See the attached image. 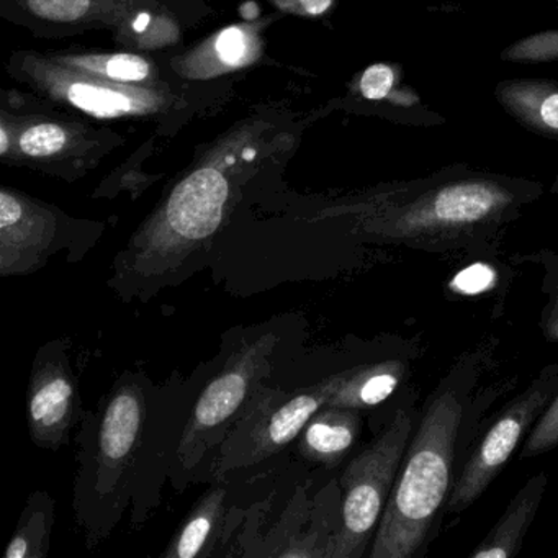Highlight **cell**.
<instances>
[{"label":"cell","mask_w":558,"mask_h":558,"mask_svg":"<svg viewBox=\"0 0 558 558\" xmlns=\"http://www.w3.org/2000/svg\"><path fill=\"white\" fill-rule=\"evenodd\" d=\"M532 179L453 162L413 181L378 185L339 207L365 236L408 246H440L485 240L541 198Z\"/></svg>","instance_id":"obj_1"},{"label":"cell","mask_w":558,"mask_h":558,"mask_svg":"<svg viewBox=\"0 0 558 558\" xmlns=\"http://www.w3.org/2000/svg\"><path fill=\"white\" fill-rule=\"evenodd\" d=\"M463 391L446 384L430 398L372 542V558H413L449 495Z\"/></svg>","instance_id":"obj_2"},{"label":"cell","mask_w":558,"mask_h":558,"mask_svg":"<svg viewBox=\"0 0 558 558\" xmlns=\"http://www.w3.org/2000/svg\"><path fill=\"white\" fill-rule=\"evenodd\" d=\"M230 194L227 175L214 166L189 174L117 256L110 280L117 292L159 289L201 254L223 225Z\"/></svg>","instance_id":"obj_3"},{"label":"cell","mask_w":558,"mask_h":558,"mask_svg":"<svg viewBox=\"0 0 558 558\" xmlns=\"http://www.w3.org/2000/svg\"><path fill=\"white\" fill-rule=\"evenodd\" d=\"M411 430L410 411H398L374 442L345 466L341 476V522L329 537L325 557L361 558L365 554L397 482Z\"/></svg>","instance_id":"obj_4"},{"label":"cell","mask_w":558,"mask_h":558,"mask_svg":"<svg viewBox=\"0 0 558 558\" xmlns=\"http://www.w3.org/2000/svg\"><path fill=\"white\" fill-rule=\"evenodd\" d=\"M148 416L145 385L129 375L107 397L97 417L93 453L81 476V486L93 499V506L106 508L119 502L145 442Z\"/></svg>","instance_id":"obj_5"},{"label":"cell","mask_w":558,"mask_h":558,"mask_svg":"<svg viewBox=\"0 0 558 558\" xmlns=\"http://www.w3.org/2000/svg\"><path fill=\"white\" fill-rule=\"evenodd\" d=\"M557 393L558 365H550L486 430L452 486L447 502L450 512L465 511L486 492Z\"/></svg>","instance_id":"obj_6"},{"label":"cell","mask_w":558,"mask_h":558,"mask_svg":"<svg viewBox=\"0 0 558 558\" xmlns=\"http://www.w3.org/2000/svg\"><path fill=\"white\" fill-rule=\"evenodd\" d=\"M279 335L264 332L234 349L223 371L197 398L184 426L178 453L182 460H197L208 436L228 423L246 403L254 388L269 375Z\"/></svg>","instance_id":"obj_7"},{"label":"cell","mask_w":558,"mask_h":558,"mask_svg":"<svg viewBox=\"0 0 558 558\" xmlns=\"http://www.w3.org/2000/svg\"><path fill=\"white\" fill-rule=\"evenodd\" d=\"M80 393L66 351L57 342L40 349L28 384V429L44 449H60L77 420Z\"/></svg>","instance_id":"obj_8"},{"label":"cell","mask_w":558,"mask_h":558,"mask_svg":"<svg viewBox=\"0 0 558 558\" xmlns=\"http://www.w3.org/2000/svg\"><path fill=\"white\" fill-rule=\"evenodd\" d=\"M24 70L48 93L97 119L143 116L156 112L165 104V97L159 93L112 83L64 64L28 58Z\"/></svg>","instance_id":"obj_9"},{"label":"cell","mask_w":558,"mask_h":558,"mask_svg":"<svg viewBox=\"0 0 558 558\" xmlns=\"http://www.w3.org/2000/svg\"><path fill=\"white\" fill-rule=\"evenodd\" d=\"M58 218L17 192H0V274L37 272L58 253Z\"/></svg>","instance_id":"obj_10"},{"label":"cell","mask_w":558,"mask_h":558,"mask_svg":"<svg viewBox=\"0 0 558 558\" xmlns=\"http://www.w3.org/2000/svg\"><path fill=\"white\" fill-rule=\"evenodd\" d=\"M344 375L345 371L325 378L277 407L266 421L254 429L251 449L247 452L250 462H259L295 440L305 429L306 423L322 408L328 407Z\"/></svg>","instance_id":"obj_11"},{"label":"cell","mask_w":558,"mask_h":558,"mask_svg":"<svg viewBox=\"0 0 558 558\" xmlns=\"http://www.w3.org/2000/svg\"><path fill=\"white\" fill-rule=\"evenodd\" d=\"M493 96L522 129L558 142V81L535 77L499 81Z\"/></svg>","instance_id":"obj_12"},{"label":"cell","mask_w":558,"mask_h":558,"mask_svg":"<svg viewBox=\"0 0 558 558\" xmlns=\"http://www.w3.org/2000/svg\"><path fill=\"white\" fill-rule=\"evenodd\" d=\"M547 473L531 476L512 496L495 527L470 554L472 558H511L521 551L547 489Z\"/></svg>","instance_id":"obj_13"},{"label":"cell","mask_w":558,"mask_h":558,"mask_svg":"<svg viewBox=\"0 0 558 558\" xmlns=\"http://www.w3.org/2000/svg\"><path fill=\"white\" fill-rule=\"evenodd\" d=\"M361 410L325 407L306 423L300 437V453L310 462L332 466L342 462L362 430Z\"/></svg>","instance_id":"obj_14"},{"label":"cell","mask_w":558,"mask_h":558,"mask_svg":"<svg viewBox=\"0 0 558 558\" xmlns=\"http://www.w3.org/2000/svg\"><path fill=\"white\" fill-rule=\"evenodd\" d=\"M227 489H208L182 521L181 527L169 542L161 557L195 558L210 555L211 547L221 531Z\"/></svg>","instance_id":"obj_15"},{"label":"cell","mask_w":558,"mask_h":558,"mask_svg":"<svg viewBox=\"0 0 558 558\" xmlns=\"http://www.w3.org/2000/svg\"><path fill=\"white\" fill-rule=\"evenodd\" d=\"M407 367L400 361L378 362L348 368L328 407L365 408L384 403L403 381Z\"/></svg>","instance_id":"obj_16"},{"label":"cell","mask_w":558,"mask_h":558,"mask_svg":"<svg viewBox=\"0 0 558 558\" xmlns=\"http://www.w3.org/2000/svg\"><path fill=\"white\" fill-rule=\"evenodd\" d=\"M54 505L47 493H35L19 522L14 537L9 542L8 558H45L50 551Z\"/></svg>","instance_id":"obj_17"},{"label":"cell","mask_w":558,"mask_h":558,"mask_svg":"<svg viewBox=\"0 0 558 558\" xmlns=\"http://www.w3.org/2000/svg\"><path fill=\"white\" fill-rule=\"evenodd\" d=\"M58 63L119 84H136L151 77V64L135 54H87L60 57Z\"/></svg>","instance_id":"obj_18"},{"label":"cell","mask_w":558,"mask_h":558,"mask_svg":"<svg viewBox=\"0 0 558 558\" xmlns=\"http://www.w3.org/2000/svg\"><path fill=\"white\" fill-rule=\"evenodd\" d=\"M499 60L512 64H542L558 61V28L519 38L499 53Z\"/></svg>","instance_id":"obj_19"},{"label":"cell","mask_w":558,"mask_h":558,"mask_svg":"<svg viewBox=\"0 0 558 558\" xmlns=\"http://www.w3.org/2000/svg\"><path fill=\"white\" fill-rule=\"evenodd\" d=\"M544 264V280H542V292L545 302L541 312V329L545 339L558 342V254H547L538 257Z\"/></svg>","instance_id":"obj_20"},{"label":"cell","mask_w":558,"mask_h":558,"mask_svg":"<svg viewBox=\"0 0 558 558\" xmlns=\"http://www.w3.org/2000/svg\"><path fill=\"white\" fill-rule=\"evenodd\" d=\"M558 447V393L525 437L521 459H532Z\"/></svg>","instance_id":"obj_21"},{"label":"cell","mask_w":558,"mask_h":558,"mask_svg":"<svg viewBox=\"0 0 558 558\" xmlns=\"http://www.w3.org/2000/svg\"><path fill=\"white\" fill-rule=\"evenodd\" d=\"M68 132L54 123H41L34 125L22 133L21 151L32 158H47V156L57 155L58 151L66 146Z\"/></svg>","instance_id":"obj_22"},{"label":"cell","mask_w":558,"mask_h":558,"mask_svg":"<svg viewBox=\"0 0 558 558\" xmlns=\"http://www.w3.org/2000/svg\"><path fill=\"white\" fill-rule=\"evenodd\" d=\"M253 38L250 32L243 31L241 27H230L221 32L214 41L215 54L218 61L225 66H243L250 63L253 58Z\"/></svg>","instance_id":"obj_23"},{"label":"cell","mask_w":558,"mask_h":558,"mask_svg":"<svg viewBox=\"0 0 558 558\" xmlns=\"http://www.w3.org/2000/svg\"><path fill=\"white\" fill-rule=\"evenodd\" d=\"M28 8L48 21L74 22L87 14L90 0H28Z\"/></svg>","instance_id":"obj_24"},{"label":"cell","mask_w":558,"mask_h":558,"mask_svg":"<svg viewBox=\"0 0 558 558\" xmlns=\"http://www.w3.org/2000/svg\"><path fill=\"white\" fill-rule=\"evenodd\" d=\"M303 12L308 15H323L332 5V0H299Z\"/></svg>","instance_id":"obj_25"},{"label":"cell","mask_w":558,"mask_h":558,"mask_svg":"<svg viewBox=\"0 0 558 558\" xmlns=\"http://www.w3.org/2000/svg\"><path fill=\"white\" fill-rule=\"evenodd\" d=\"M149 25V14H140L138 17L135 19V22L132 24V28L135 32H138V34H142V32H145L146 28H148Z\"/></svg>","instance_id":"obj_26"},{"label":"cell","mask_w":558,"mask_h":558,"mask_svg":"<svg viewBox=\"0 0 558 558\" xmlns=\"http://www.w3.org/2000/svg\"><path fill=\"white\" fill-rule=\"evenodd\" d=\"M9 149V136H8V130L2 129L0 130V153L2 155H5Z\"/></svg>","instance_id":"obj_27"},{"label":"cell","mask_w":558,"mask_h":558,"mask_svg":"<svg viewBox=\"0 0 558 558\" xmlns=\"http://www.w3.org/2000/svg\"><path fill=\"white\" fill-rule=\"evenodd\" d=\"M550 192H551V194L555 195V197L558 198V175H557V178H555V181L551 182Z\"/></svg>","instance_id":"obj_28"},{"label":"cell","mask_w":558,"mask_h":558,"mask_svg":"<svg viewBox=\"0 0 558 558\" xmlns=\"http://www.w3.org/2000/svg\"><path fill=\"white\" fill-rule=\"evenodd\" d=\"M254 155H256L254 149H246V151L243 153V158L246 159V161H251V159L254 158Z\"/></svg>","instance_id":"obj_29"}]
</instances>
